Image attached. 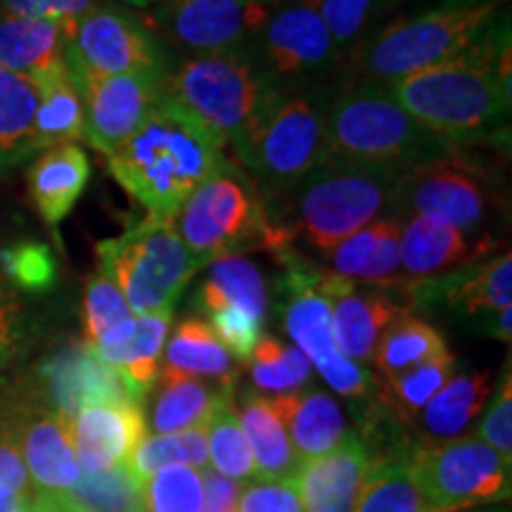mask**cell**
Listing matches in <instances>:
<instances>
[{
	"mask_svg": "<svg viewBox=\"0 0 512 512\" xmlns=\"http://www.w3.org/2000/svg\"><path fill=\"white\" fill-rule=\"evenodd\" d=\"M387 91L420 126L451 147L501 138L510 119L508 10L465 53L396 79Z\"/></svg>",
	"mask_w": 512,
	"mask_h": 512,
	"instance_id": "1",
	"label": "cell"
},
{
	"mask_svg": "<svg viewBox=\"0 0 512 512\" xmlns=\"http://www.w3.org/2000/svg\"><path fill=\"white\" fill-rule=\"evenodd\" d=\"M110 159V174L150 216L176 219L188 197L226 171V147L200 121L159 95L136 133Z\"/></svg>",
	"mask_w": 512,
	"mask_h": 512,
	"instance_id": "2",
	"label": "cell"
},
{
	"mask_svg": "<svg viewBox=\"0 0 512 512\" xmlns=\"http://www.w3.org/2000/svg\"><path fill=\"white\" fill-rule=\"evenodd\" d=\"M403 174L330 155L309 176L264 202L268 221L294 247L328 254L356 230L392 216Z\"/></svg>",
	"mask_w": 512,
	"mask_h": 512,
	"instance_id": "3",
	"label": "cell"
},
{
	"mask_svg": "<svg viewBox=\"0 0 512 512\" xmlns=\"http://www.w3.org/2000/svg\"><path fill=\"white\" fill-rule=\"evenodd\" d=\"M337 88H273L228 145L261 202L283 195L330 157L325 112Z\"/></svg>",
	"mask_w": 512,
	"mask_h": 512,
	"instance_id": "4",
	"label": "cell"
},
{
	"mask_svg": "<svg viewBox=\"0 0 512 512\" xmlns=\"http://www.w3.org/2000/svg\"><path fill=\"white\" fill-rule=\"evenodd\" d=\"M508 0H439L432 8L384 24L356 48L342 83L389 86L472 48L505 12Z\"/></svg>",
	"mask_w": 512,
	"mask_h": 512,
	"instance_id": "5",
	"label": "cell"
},
{
	"mask_svg": "<svg viewBox=\"0 0 512 512\" xmlns=\"http://www.w3.org/2000/svg\"><path fill=\"white\" fill-rule=\"evenodd\" d=\"M325 128L330 155L399 174L453 150L403 110L387 86L377 83H342L325 112Z\"/></svg>",
	"mask_w": 512,
	"mask_h": 512,
	"instance_id": "6",
	"label": "cell"
},
{
	"mask_svg": "<svg viewBox=\"0 0 512 512\" xmlns=\"http://www.w3.org/2000/svg\"><path fill=\"white\" fill-rule=\"evenodd\" d=\"M174 226L197 271L226 256H245L256 249L275 256L292 247L268 221L254 183L240 178L233 166L192 192Z\"/></svg>",
	"mask_w": 512,
	"mask_h": 512,
	"instance_id": "7",
	"label": "cell"
},
{
	"mask_svg": "<svg viewBox=\"0 0 512 512\" xmlns=\"http://www.w3.org/2000/svg\"><path fill=\"white\" fill-rule=\"evenodd\" d=\"M273 88L247 50L183 57L162 81L164 98L200 121L223 147L240 136Z\"/></svg>",
	"mask_w": 512,
	"mask_h": 512,
	"instance_id": "8",
	"label": "cell"
},
{
	"mask_svg": "<svg viewBox=\"0 0 512 512\" xmlns=\"http://www.w3.org/2000/svg\"><path fill=\"white\" fill-rule=\"evenodd\" d=\"M95 252L98 268L114 280L133 316L174 309L197 273L174 219L162 216H147L117 238L102 240Z\"/></svg>",
	"mask_w": 512,
	"mask_h": 512,
	"instance_id": "9",
	"label": "cell"
},
{
	"mask_svg": "<svg viewBox=\"0 0 512 512\" xmlns=\"http://www.w3.org/2000/svg\"><path fill=\"white\" fill-rule=\"evenodd\" d=\"M275 88H332L344 81V62L318 12V0L271 10L247 48Z\"/></svg>",
	"mask_w": 512,
	"mask_h": 512,
	"instance_id": "10",
	"label": "cell"
},
{
	"mask_svg": "<svg viewBox=\"0 0 512 512\" xmlns=\"http://www.w3.org/2000/svg\"><path fill=\"white\" fill-rule=\"evenodd\" d=\"M275 259L285 266L287 306L283 318L287 335L337 394L351 399L368 396L375 387L373 377L344 356L332 339V304L318 290L323 268L311 264L306 256H299L294 247L275 254Z\"/></svg>",
	"mask_w": 512,
	"mask_h": 512,
	"instance_id": "11",
	"label": "cell"
},
{
	"mask_svg": "<svg viewBox=\"0 0 512 512\" xmlns=\"http://www.w3.org/2000/svg\"><path fill=\"white\" fill-rule=\"evenodd\" d=\"M408 467L432 512H456L510 498V460L482 439L427 444L413 453Z\"/></svg>",
	"mask_w": 512,
	"mask_h": 512,
	"instance_id": "12",
	"label": "cell"
},
{
	"mask_svg": "<svg viewBox=\"0 0 512 512\" xmlns=\"http://www.w3.org/2000/svg\"><path fill=\"white\" fill-rule=\"evenodd\" d=\"M64 60L79 74H159L174 67V53L136 12L95 5L67 36Z\"/></svg>",
	"mask_w": 512,
	"mask_h": 512,
	"instance_id": "13",
	"label": "cell"
},
{
	"mask_svg": "<svg viewBox=\"0 0 512 512\" xmlns=\"http://www.w3.org/2000/svg\"><path fill=\"white\" fill-rule=\"evenodd\" d=\"M496 192L479 166L439 157L413 166L399 178L392 216H427L482 238L496 207Z\"/></svg>",
	"mask_w": 512,
	"mask_h": 512,
	"instance_id": "14",
	"label": "cell"
},
{
	"mask_svg": "<svg viewBox=\"0 0 512 512\" xmlns=\"http://www.w3.org/2000/svg\"><path fill=\"white\" fill-rule=\"evenodd\" d=\"M268 15L259 0H166L140 17L171 53L192 57L247 50Z\"/></svg>",
	"mask_w": 512,
	"mask_h": 512,
	"instance_id": "15",
	"label": "cell"
},
{
	"mask_svg": "<svg viewBox=\"0 0 512 512\" xmlns=\"http://www.w3.org/2000/svg\"><path fill=\"white\" fill-rule=\"evenodd\" d=\"M72 74L83 98L86 140L107 157L138 131L162 95L159 74Z\"/></svg>",
	"mask_w": 512,
	"mask_h": 512,
	"instance_id": "16",
	"label": "cell"
},
{
	"mask_svg": "<svg viewBox=\"0 0 512 512\" xmlns=\"http://www.w3.org/2000/svg\"><path fill=\"white\" fill-rule=\"evenodd\" d=\"M15 444L36 494H69L81 479L72 420L36 401L10 406Z\"/></svg>",
	"mask_w": 512,
	"mask_h": 512,
	"instance_id": "17",
	"label": "cell"
},
{
	"mask_svg": "<svg viewBox=\"0 0 512 512\" xmlns=\"http://www.w3.org/2000/svg\"><path fill=\"white\" fill-rule=\"evenodd\" d=\"M399 249L401 285H408L489 259L496 249V240L491 235L472 238L463 230L427 216H408L401 219Z\"/></svg>",
	"mask_w": 512,
	"mask_h": 512,
	"instance_id": "18",
	"label": "cell"
},
{
	"mask_svg": "<svg viewBox=\"0 0 512 512\" xmlns=\"http://www.w3.org/2000/svg\"><path fill=\"white\" fill-rule=\"evenodd\" d=\"M145 437V415L136 401L91 403L72 418L76 458L86 475L126 465Z\"/></svg>",
	"mask_w": 512,
	"mask_h": 512,
	"instance_id": "19",
	"label": "cell"
},
{
	"mask_svg": "<svg viewBox=\"0 0 512 512\" xmlns=\"http://www.w3.org/2000/svg\"><path fill=\"white\" fill-rule=\"evenodd\" d=\"M401 290L413 302H439L460 309L467 316H486L508 309L512 306V254L505 249L503 254L456 268L439 278L401 285Z\"/></svg>",
	"mask_w": 512,
	"mask_h": 512,
	"instance_id": "20",
	"label": "cell"
},
{
	"mask_svg": "<svg viewBox=\"0 0 512 512\" xmlns=\"http://www.w3.org/2000/svg\"><path fill=\"white\" fill-rule=\"evenodd\" d=\"M368 470L366 444L347 434L325 456L304 460L292 482L304 512H351Z\"/></svg>",
	"mask_w": 512,
	"mask_h": 512,
	"instance_id": "21",
	"label": "cell"
},
{
	"mask_svg": "<svg viewBox=\"0 0 512 512\" xmlns=\"http://www.w3.org/2000/svg\"><path fill=\"white\" fill-rule=\"evenodd\" d=\"M43 377L55 411L69 420L91 403L136 401L117 370L107 366L86 342L57 354L43 368Z\"/></svg>",
	"mask_w": 512,
	"mask_h": 512,
	"instance_id": "22",
	"label": "cell"
},
{
	"mask_svg": "<svg viewBox=\"0 0 512 512\" xmlns=\"http://www.w3.org/2000/svg\"><path fill=\"white\" fill-rule=\"evenodd\" d=\"M401 219L384 216L356 230L347 240L323 254L325 268L347 283L401 285Z\"/></svg>",
	"mask_w": 512,
	"mask_h": 512,
	"instance_id": "23",
	"label": "cell"
},
{
	"mask_svg": "<svg viewBox=\"0 0 512 512\" xmlns=\"http://www.w3.org/2000/svg\"><path fill=\"white\" fill-rule=\"evenodd\" d=\"M91 178V162L76 143L55 145L38 152L27 181L31 202L48 226H57L69 216Z\"/></svg>",
	"mask_w": 512,
	"mask_h": 512,
	"instance_id": "24",
	"label": "cell"
},
{
	"mask_svg": "<svg viewBox=\"0 0 512 512\" xmlns=\"http://www.w3.org/2000/svg\"><path fill=\"white\" fill-rule=\"evenodd\" d=\"M271 403L285 432H290L287 437H292L294 451L302 463L325 456L347 437L342 408L325 392L306 389V392L278 394Z\"/></svg>",
	"mask_w": 512,
	"mask_h": 512,
	"instance_id": "25",
	"label": "cell"
},
{
	"mask_svg": "<svg viewBox=\"0 0 512 512\" xmlns=\"http://www.w3.org/2000/svg\"><path fill=\"white\" fill-rule=\"evenodd\" d=\"M330 304L335 347L356 363L370 361L384 330L401 313H406L401 304H396L389 294L382 292L358 294L349 290L330 299Z\"/></svg>",
	"mask_w": 512,
	"mask_h": 512,
	"instance_id": "26",
	"label": "cell"
},
{
	"mask_svg": "<svg viewBox=\"0 0 512 512\" xmlns=\"http://www.w3.org/2000/svg\"><path fill=\"white\" fill-rule=\"evenodd\" d=\"M34 81L38 86L34 128L41 150L86 140L83 98L67 60L34 76Z\"/></svg>",
	"mask_w": 512,
	"mask_h": 512,
	"instance_id": "27",
	"label": "cell"
},
{
	"mask_svg": "<svg viewBox=\"0 0 512 512\" xmlns=\"http://www.w3.org/2000/svg\"><path fill=\"white\" fill-rule=\"evenodd\" d=\"M72 27L48 19L0 15V67L34 79L64 62Z\"/></svg>",
	"mask_w": 512,
	"mask_h": 512,
	"instance_id": "28",
	"label": "cell"
},
{
	"mask_svg": "<svg viewBox=\"0 0 512 512\" xmlns=\"http://www.w3.org/2000/svg\"><path fill=\"white\" fill-rule=\"evenodd\" d=\"M162 392L152 411V427L157 434H176L207 427L211 415L223 401L233 396V387L211 380H197L169 370H159Z\"/></svg>",
	"mask_w": 512,
	"mask_h": 512,
	"instance_id": "29",
	"label": "cell"
},
{
	"mask_svg": "<svg viewBox=\"0 0 512 512\" xmlns=\"http://www.w3.org/2000/svg\"><path fill=\"white\" fill-rule=\"evenodd\" d=\"M36 107V81L0 67V174L43 152L34 128Z\"/></svg>",
	"mask_w": 512,
	"mask_h": 512,
	"instance_id": "30",
	"label": "cell"
},
{
	"mask_svg": "<svg viewBox=\"0 0 512 512\" xmlns=\"http://www.w3.org/2000/svg\"><path fill=\"white\" fill-rule=\"evenodd\" d=\"M171 328V311H157L136 316V330L119 347L95 351L107 366L117 370L128 392L138 403L159 380V361Z\"/></svg>",
	"mask_w": 512,
	"mask_h": 512,
	"instance_id": "31",
	"label": "cell"
},
{
	"mask_svg": "<svg viewBox=\"0 0 512 512\" xmlns=\"http://www.w3.org/2000/svg\"><path fill=\"white\" fill-rule=\"evenodd\" d=\"M238 418L247 444L252 448L256 477L261 482H292L302 460L294 451L271 399L247 396Z\"/></svg>",
	"mask_w": 512,
	"mask_h": 512,
	"instance_id": "32",
	"label": "cell"
},
{
	"mask_svg": "<svg viewBox=\"0 0 512 512\" xmlns=\"http://www.w3.org/2000/svg\"><path fill=\"white\" fill-rule=\"evenodd\" d=\"M162 370L197 377V380L221 382L228 387H233L238 377L233 356L219 342L207 320L195 316L178 323L174 337L166 344Z\"/></svg>",
	"mask_w": 512,
	"mask_h": 512,
	"instance_id": "33",
	"label": "cell"
},
{
	"mask_svg": "<svg viewBox=\"0 0 512 512\" xmlns=\"http://www.w3.org/2000/svg\"><path fill=\"white\" fill-rule=\"evenodd\" d=\"M197 304L204 313L240 309L264 323L268 311V285L264 273L245 256H226L209 264V275L197 290Z\"/></svg>",
	"mask_w": 512,
	"mask_h": 512,
	"instance_id": "34",
	"label": "cell"
},
{
	"mask_svg": "<svg viewBox=\"0 0 512 512\" xmlns=\"http://www.w3.org/2000/svg\"><path fill=\"white\" fill-rule=\"evenodd\" d=\"M489 394L491 380L486 373L453 375L420 411L422 427L439 444L458 439V434L484 411Z\"/></svg>",
	"mask_w": 512,
	"mask_h": 512,
	"instance_id": "35",
	"label": "cell"
},
{
	"mask_svg": "<svg viewBox=\"0 0 512 512\" xmlns=\"http://www.w3.org/2000/svg\"><path fill=\"white\" fill-rule=\"evenodd\" d=\"M444 354H448V347L441 332L406 311L384 330L375 347L373 363L384 380H392Z\"/></svg>",
	"mask_w": 512,
	"mask_h": 512,
	"instance_id": "36",
	"label": "cell"
},
{
	"mask_svg": "<svg viewBox=\"0 0 512 512\" xmlns=\"http://www.w3.org/2000/svg\"><path fill=\"white\" fill-rule=\"evenodd\" d=\"M83 328H86V344L95 351L119 347L136 330L131 306L102 268L91 275L83 294Z\"/></svg>",
	"mask_w": 512,
	"mask_h": 512,
	"instance_id": "37",
	"label": "cell"
},
{
	"mask_svg": "<svg viewBox=\"0 0 512 512\" xmlns=\"http://www.w3.org/2000/svg\"><path fill=\"white\" fill-rule=\"evenodd\" d=\"M351 512H432L401 460H384L368 470Z\"/></svg>",
	"mask_w": 512,
	"mask_h": 512,
	"instance_id": "38",
	"label": "cell"
},
{
	"mask_svg": "<svg viewBox=\"0 0 512 512\" xmlns=\"http://www.w3.org/2000/svg\"><path fill=\"white\" fill-rule=\"evenodd\" d=\"M169 465H185L204 470L209 467V448L204 427L200 430H185L176 434H155L145 437L131 453L126 467L133 472V477L140 484L152 475H157L162 467Z\"/></svg>",
	"mask_w": 512,
	"mask_h": 512,
	"instance_id": "39",
	"label": "cell"
},
{
	"mask_svg": "<svg viewBox=\"0 0 512 512\" xmlns=\"http://www.w3.org/2000/svg\"><path fill=\"white\" fill-rule=\"evenodd\" d=\"M204 434H207L209 463L214 472L235 479V482L256 477L252 448H249L245 432H242L233 396L216 408V413L204 427Z\"/></svg>",
	"mask_w": 512,
	"mask_h": 512,
	"instance_id": "40",
	"label": "cell"
},
{
	"mask_svg": "<svg viewBox=\"0 0 512 512\" xmlns=\"http://www.w3.org/2000/svg\"><path fill=\"white\" fill-rule=\"evenodd\" d=\"M252 380L271 394L297 392L311 377V361L297 347H287L280 339L261 337L249 356Z\"/></svg>",
	"mask_w": 512,
	"mask_h": 512,
	"instance_id": "41",
	"label": "cell"
},
{
	"mask_svg": "<svg viewBox=\"0 0 512 512\" xmlns=\"http://www.w3.org/2000/svg\"><path fill=\"white\" fill-rule=\"evenodd\" d=\"M69 496L86 512H145L143 484L126 465L81 477Z\"/></svg>",
	"mask_w": 512,
	"mask_h": 512,
	"instance_id": "42",
	"label": "cell"
},
{
	"mask_svg": "<svg viewBox=\"0 0 512 512\" xmlns=\"http://www.w3.org/2000/svg\"><path fill=\"white\" fill-rule=\"evenodd\" d=\"M453 370H456V358L448 351L444 356L432 358V361L422 363V366H415L387 380L384 401L403 420H413L427 406V401L451 380Z\"/></svg>",
	"mask_w": 512,
	"mask_h": 512,
	"instance_id": "43",
	"label": "cell"
},
{
	"mask_svg": "<svg viewBox=\"0 0 512 512\" xmlns=\"http://www.w3.org/2000/svg\"><path fill=\"white\" fill-rule=\"evenodd\" d=\"M143 503L145 512H202V475L195 467H162L143 482Z\"/></svg>",
	"mask_w": 512,
	"mask_h": 512,
	"instance_id": "44",
	"label": "cell"
},
{
	"mask_svg": "<svg viewBox=\"0 0 512 512\" xmlns=\"http://www.w3.org/2000/svg\"><path fill=\"white\" fill-rule=\"evenodd\" d=\"M373 10L375 0H318V12L330 31L337 55L342 57L344 69L373 27Z\"/></svg>",
	"mask_w": 512,
	"mask_h": 512,
	"instance_id": "45",
	"label": "cell"
},
{
	"mask_svg": "<svg viewBox=\"0 0 512 512\" xmlns=\"http://www.w3.org/2000/svg\"><path fill=\"white\" fill-rule=\"evenodd\" d=\"M0 268L12 285L24 290H46L55 278V266L48 249L41 245H19L0 252Z\"/></svg>",
	"mask_w": 512,
	"mask_h": 512,
	"instance_id": "46",
	"label": "cell"
},
{
	"mask_svg": "<svg viewBox=\"0 0 512 512\" xmlns=\"http://www.w3.org/2000/svg\"><path fill=\"white\" fill-rule=\"evenodd\" d=\"M211 320V330L214 335L219 337V342L226 347V351L238 361H249L252 351L259 344L261 335V320H256L249 316V313L240 311V309H216L207 313Z\"/></svg>",
	"mask_w": 512,
	"mask_h": 512,
	"instance_id": "47",
	"label": "cell"
},
{
	"mask_svg": "<svg viewBox=\"0 0 512 512\" xmlns=\"http://www.w3.org/2000/svg\"><path fill=\"white\" fill-rule=\"evenodd\" d=\"M479 437L491 448H496L503 458H512V375L510 366L498 384L494 401L486 411L482 425H479Z\"/></svg>",
	"mask_w": 512,
	"mask_h": 512,
	"instance_id": "48",
	"label": "cell"
},
{
	"mask_svg": "<svg viewBox=\"0 0 512 512\" xmlns=\"http://www.w3.org/2000/svg\"><path fill=\"white\" fill-rule=\"evenodd\" d=\"M95 0H0V15L48 19L72 27L88 10L95 8Z\"/></svg>",
	"mask_w": 512,
	"mask_h": 512,
	"instance_id": "49",
	"label": "cell"
},
{
	"mask_svg": "<svg viewBox=\"0 0 512 512\" xmlns=\"http://www.w3.org/2000/svg\"><path fill=\"white\" fill-rule=\"evenodd\" d=\"M238 512H304L294 482H256L240 494Z\"/></svg>",
	"mask_w": 512,
	"mask_h": 512,
	"instance_id": "50",
	"label": "cell"
},
{
	"mask_svg": "<svg viewBox=\"0 0 512 512\" xmlns=\"http://www.w3.org/2000/svg\"><path fill=\"white\" fill-rule=\"evenodd\" d=\"M27 467L19 456L15 434L10 425V411L0 415V496L8 494H34Z\"/></svg>",
	"mask_w": 512,
	"mask_h": 512,
	"instance_id": "51",
	"label": "cell"
},
{
	"mask_svg": "<svg viewBox=\"0 0 512 512\" xmlns=\"http://www.w3.org/2000/svg\"><path fill=\"white\" fill-rule=\"evenodd\" d=\"M22 330V302H19L15 285L10 283V278L0 268V368L15 356L19 342H22Z\"/></svg>",
	"mask_w": 512,
	"mask_h": 512,
	"instance_id": "52",
	"label": "cell"
},
{
	"mask_svg": "<svg viewBox=\"0 0 512 512\" xmlns=\"http://www.w3.org/2000/svg\"><path fill=\"white\" fill-rule=\"evenodd\" d=\"M202 486H204L202 512H238L242 489L235 479L223 477L214 470H207L202 475Z\"/></svg>",
	"mask_w": 512,
	"mask_h": 512,
	"instance_id": "53",
	"label": "cell"
},
{
	"mask_svg": "<svg viewBox=\"0 0 512 512\" xmlns=\"http://www.w3.org/2000/svg\"><path fill=\"white\" fill-rule=\"evenodd\" d=\"M31 512H86L69 494H34Z\"/></svg>",
	"mask_w": 512,
	"mask_h": 512,
	"instance_id": "54",
	"label": "cell"
},
{
	"mask_svg": "<svg viewBox=\"0 0 512 512\" xmlns=\"http://www.w3.org/2000/svg\"><path fill=\"white\" fill-rule=\"evenodd\" d=\"M512 332V309H501L494 313H486V335H491L498 342H510Z\"/></svg>",
	"mask_w": 512,
	"mask_h": 512,
	"instance_id": "55",
	"label": "cell"
},
{
	"mask_svg": "<svg viewBox=\"0 0 512 512\" xmlns=\"http://www.w3.org/2000/svg\"><path fill=\"white\" fill-rule=\"evenodd\" d=\"M34 494H8L0 496V512H29Z\"/></svg>",
	"mask_w": 512,
	"mask_h": 512,
	"instance_id": "56",
	"label": "cell"
},
{
	"mask_svg": "<svg viewBox=\"0 0 512 512\" xmlns=\"http://www.w3.org/2000/svg\"><path fill=\"white\" fill-rule=\"evenodd\" d=\"M403 3H406V0H375L373 22H377V19H384V17L389 15V12H394L396 8H401Z\"/></svg>",
	"mask_w": 512,
	"mask_h": 512,
	"instance_id": "57",
	"label": "cell"
},
{
	"mask_svg": "<svg viewBox=\"0 0 512 512\" xmlns=\"http://www.w3.org/2000/svg\"><path fill=\"white\" fill-rule=\"evenodd\" d=\"M121 3H126V5H131L133 10H150V8H157V5H162V3H166V0H121Z\"/></svg>",
	"mask_w": 512,
	"mask_h": 512,
	"instance_id": "58",
	"label": "cell"
},
{
	"mask_svg": "<svg viewBox=\"0 0 512 512\" xmlns=\"http://www.w3.org/2000/svg\"><path fill=\"white\" fill-rule=\"evenodd\" d=\"M259 3L264 5V8H268V10H275V8H280V5L299 3V0H259Z\"/></svg>",
	"mask_w": 512,
	"mask_h": 512,
	"instance_id": "59",
	"label": "cell"
},
{
	"mask_svg": "<svg viewBox=\"0 0 512 512\" xmlns=\"http://www.w3.org/2000/svg\"><path fill=\"white\" fill-rule=\"evenodd\" d=\"M456 512H465V510H456Z\"/></svg>",
	"mask_w": 512,
	"mask_h": 512,
	"instance_id": "60",
	"label": "cell"
},
{
	"mask_svg": "<svg viewBox=\"0 0 512 512\" xmlns=\"http://www.w3.org/2000/svg\"><path fill=\"white\" fill-rule=\"evenodd\" d=\"M29 512H31V510H29Z\"/></svg>",
	"mask_w": 512,
	"mask_h": 512,
	"instance_id": "61",
	"label": "cell"
}]
</instances>
